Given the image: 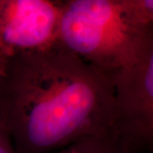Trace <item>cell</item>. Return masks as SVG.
Returning <instances> with one entry per match:
<instances>
[{
  "mask_svg": "<svg viewBox=\"0 0 153 153\" xmlns=\"http://www.w3.org/2000/svg\"><path fill=\"white\" fill-rule=\"evenodd\" d=\"M111 78L60 44L5 60L0 124L17 153H53L113 132Z\"/></svg>",
  "mask_w": 153,
  "mask_h": 153,
  "instance_id": "6da1fadb",
  "label": "cell"
},
{
  "mask_svg": "<svg viewBox=\"0 0 153 153\" xmlns=\"http://www.w3.org/2000/svg\"><path fill=\"white\" fill-rule=\"evenodd\" d=\"M53 153H131L115 136L108 134L83 138Z\"/></svg>",
  "mask_w": 153,
  "mask_h": 153,
  "instance_id": "5b68a950",
  "label": "cell"
},
{
  "mask_svg": "<svg viewBox=\"0 0 153 153\" xmlns=\"http://www.w3.org/2000/svg\"><path fill=\"white\" fill-rule=\"evenodd\" d=\"M113 132L131 153L151 150L153 143V47L134 65L111 76Z\"/></svg>",
  "mask_w": 153,
  "mask_h": 153,
  "instance_id": "3957f363",
  "label": "cell"
},
{
  "mask_svg": "<svg viewBox=\"0 0 153 153\" xmlns=\"http://www.w3.org/2000/svg\"><path fill=\"white\" fill-rule=\"evenodd\" d=\"M59 43L111 77L153 47V31L134 0H69Z\"/></svg>",
  "mask_w": 153,
  "mask_h": 153,
  "instance_id": "7a4b0ae2",
  "label": "cell"
},
{
  "mask_svg": "<svg viewBox=\"0 0 153 153\" xmlns=\"http://www.w3.org/2000/svg\"><path fill=\"white\" fill-rule=\"evenodd\" d=\"M63 1L0 0V58L59 44Z\"/></svg>",
  "mask_w": 153,
  "mask_h": 153,
  "instance_id": "277c9868",
  "label": "cell"
},
{
  "mask_svg": "<svg viewBox=\"0 0 153 153\" xmlns=\"http://www.w3.org/2000/svg\"><path fill=\"white\" fill-rule=\"evenodd\" d=\"M0 153H17L10 134L1 124H0Z\"/></svg>",
  "mask_w": 153,
  "mask_h": 153,
  "instance_id": "8992f818",
  "label": "cell"
},
{
  "mask_svg": "<svg viewBox=\"0 0 153 153\" xmlns=\"http://www.w3.org/2000/svg\"><path fill=\"white\" fill-rule=\"evenodd\" d=\"M4 66H5V60H4V59L0 58V76H1L2 73H3Z\"/></svg>",
  "mask_w": 153,
  "mask_h": 153,
  "instance_id": "52a82bcc",
  "label": "cell"
}]
</instances>
